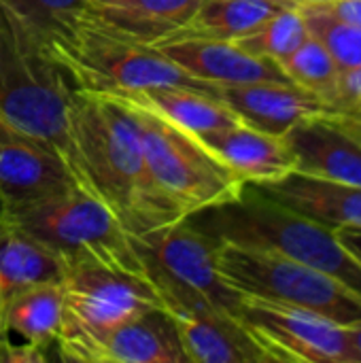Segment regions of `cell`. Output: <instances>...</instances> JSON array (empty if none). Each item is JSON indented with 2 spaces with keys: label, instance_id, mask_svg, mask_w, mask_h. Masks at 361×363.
<instances>
[{
  "label": "cell",
  "instance_id": "cell-1",
  "mask_svg": "<svg viewBox=\"0 0 361 363\" xmlns=\"http://www.w3.org/2000/svg\"><path fill=\"white\" fill-rule=\"evenodd\" d=\"M77 87L45 40L0 2V121L55 155L98 198L77 134Z\"/></svg>",
  "mask_w": 361,
  "mask_h": 363
},
{
  "label": "cell",
  "instance_id": "cell-2",
  "mask_svg": "<svg viewBox=\"0 0 361 363\" xmlns=\"http://www.w3.org/2000/svg\"><path fill=\"white\" fill-rule=\"evenodd\" d=\"M77 134L98 198L134 234L187 219L155 185L138 123L119 98L77 89Z\"/></svg>",
  "mask_w": 361,
  "mask_h": 363
},
{
  "label": "cell",
  "instance_id": "cell-3",
  "mask_svg": "<svg viewBox=\"0 0 361 363\" xmlns=\"http://www.w3.org/2000/svg\"><path fill=\"white\" fill-rule=\"evenodd\" d=\"M189 219L217 240L279 253L326 272L361 296V264L340 245L332 228L272 202L247 183L234 200Z\"/></svg>",
  "mask_w": 361,
  "mask_h": 363
},
{
  "label": "cell",
  "instance_id": "cell-4",
  "mask_svg": "<svg viewBox=\"0 0 361 363\" xmlns=\"http://www.w3.org/2000/svg\"><path fill=\"white\" fill-rule=\"evenodd\" d=\"M45 45L72 85L83 91L115 96L153 87H185L211 98L217 94V85L191 77L155 45L113 32L89 15Z\"/></svg>",
  "mask_w": 361,
  "mask_h": 363
},
{
  "label": "cell",
  "instance_id": "cell-5",
  "mask_svg": "<svg viewBox=\"0 0 361 363\" xmlns=\"http://www.w3.org/2000/svg\"><path fill=\"white\" fill-rule=\"evenodd\" d=\"M6 219L55 253L66 268L94 264L147 277L134 234L121 225L100 198L79 187L26 206L6 215Z\"/></svg>",
  "mask_w": 361,
  "mask_h": 363
},
{
  "label": "cell",
  "instance_id": "cell-6",
  "mask_svg": "<svg viewBox=\"0 0 361 363\" xmlns=\"http://www.w3.org/2000/svg\"><path fill=\"white\" fill-rule=\"evenodd\" d=\"M217 266L223 281L243 296L304 308L345 328L361 323L360 294L279 253L219 240Z\"/></svg>",
  "mask_w": 361,
  "mask_h": 363
},
{
  "label": "cell",
  "instance_id": "cell-7",
  "mask_svg": "<svg viewBox=\"0 0 361 363\" xmlns=\"http://www.w3.org/2000/svg\"><path fill=\"white\" fill-rule=\"evenodd\" d=\"M145 274L166 308L206 306L236 317L243 294L232 289L217 266L219 240L189 217L134 236Z\"/></svg>",
  "mask_w": 361,
  "mask_h": 363
},
{
  "label": "cell",
  "instance_id": "cell-8",
  "mask_svg": "<svg viewBox=\"0 0 361 363\" xmlns=\"http://www.w3.org/2000/svg\"><path fill=\"white\" fill-rule=\"evenodd\" d=\"M153 308L166 311L147 277L94 264L68 266L62 279V328L53 357L70 363L83 347Z\"/></svg>",
  "mask_w": 361,
  "mask_h": 363
},
{
  "label": "cell",
  "instance_id": "cell-9",
  "mask_svg": "<svg viewBox=\"0 0 361 363\" xmlns=\"http://www.w3.org/2000/svg\"><path fill=\"white\" fill-rule=\"evenodd\" d=\"M123 102L138 123L145 157L155 185L185 217L230 202L243 191L245 183L217 162L194 134L164 121L138 104Z\"/></svg>",
  "mask_w": 361,
  "mask_h": 363
},
{
  "label": "cell",
  "instance_id": "cell-10",
  "mask_svg": "<svg viewBox=\"0 0 361 363\" xmlns=\"http://www.w3.org/2000/svg\"><path fill=\"white\" fill-rule=\"evenodd\" d=\"M236 319L268 362L353 363L347 328L317 313L243 296Z\"/></svg>",
  "mask_w": 361,
  "mask_h": 363
},
{
  "label": "cell",
  "instance_id": "cell-11",
  "mask_svg": "<svg viewBox=\"0 0 361 363\" xmlns=\"http://www.w3.org/2000/svg\"><path fill=\"white\" fill-rule=\"evenodd\" d=\"M72 187L77 183L55 155L0 121V204L6 215Z\"/></svg>",
  "mask_w": 361,
  "mask_h": 363
},
{
  "label": "cell",
  "instance_id": "cell-12",
  "mask_svg": "<svg viewBox=\"0 0 361 363\" xmlns=\"http://www.w3.org/2000/svg\"><path fill=\"white\" fill-rule=\"evenodd\" d=\"M66 264L9 219L0 225V362L45 363L34 351L13 345L4 336V313L28 287L38 283H62Z\"/></svg>",
  "mask_w": 361,
  "mask_h": 363
},
{
  "label": "cell",
  "instance_id": "cell-13",
  "mask_svg": "<svg viewBox=\"0 0 361 363\" xmlns=\"http://www.w3.org/2000/svg\"><path fill=\"white\" fill-rule=\"evenodd\" d=\"M155 47L179 68L213 85H243L260 81L294 83L277 62L255 57L234 40L177 38L155 43Z\"/></svg>",
  "mask_w": 361,
  "mask_h": 363
},
{
  "label": "cell",
  "instance_id": "cell-14",
  "mask_svg": "<svg viewBox=\"0 0 361 363\" xmlns=\"http://www.w3.org/2000/svg\"><path fill=\"white\" fill-rule=\"evenodd\" d=\"M215 98L226 104L240 123L266 134L285 136L300 119L330 111V106L313 91L296 83H243L217 85Z\"/></svg>",
  "mask_w": 361,
  "mask_h": 363
},
{
  "label": "cell",
  "instance_id": "cell-15",
  "mask_svg": "<svg viewBox=\"0 0 361 363\" xmlns=\"http://www.w3.org/2000/svg\"><path fill=\"white\" fill-rule=\"evenodd\" d=\"M283 140L294 153L298 172L361 187L360 143L330 111L300 119L285 132Z\"/></svg>",
  "mask_w": 361,
  "mask_h": 363
},
{
  "label": "cell",
  "instance_id": "cell-16",
  "mask_svg": "<svg viewBox=\"0 0 361 363\" xmlns=\"http://www.w3.org/2000/svg\"><path fill=\"white\" fill-rule=\"evenodd\" d=\"M251 187L272 202L326 228H361L360 185L291 170L277 181Z\"/></svg>",
  "mask_w": 361,
  "mask_h": 363
},
{
  "label": "cell",
  "instance_id": "cell-17",
  "mask_svg": "<svg viewBox=\"0 0 361 363\" xmlns=\"http://www.w3.org/2000/svg\"><path fill=\"white\" fill-rule=\"evenodd\" d=\"M166 313L189 363H268L232 315L206 306H172Z\"/></svg>",
  "mask_w": 361,
  "mask_h": 363
},
{
  "label": "cell",
  "instance_id": "cell-18",
  "mask_svg": "<svg viewBox=\"0 0 361 363\" xmlns=\"http://www.w3.org/2000/svg\"><path fill=\"white\" fill-rule=\"evenodd\" d=\"M196 138L243 183H270L296 170L294 153L283 136L266 134L245 123L202 132Z\"/></svg>",
  "mask_w": 361,
  "mask_h": 363
},
{
  "label": "cell",
  "instance_id": "cell-19",
  "mask_svg": "<svg viewBox=\"0 0 361 363\" xmlns=\"http://www.w3.org/2000/svg\"><path fill=\"white\" fill-rule=\"evenodd\" d=\"M77 363H189L177 328L164 308L147 311L104 338L83 347Z\"/></svg>",
  "mask_w": 361,
  "mask_h": 363
},
{
  "label": "cell",
  "instance_id": "cell-20",
  "mask_svg": "<svg viewBox=\"0 0 361 363\" xmlns=\"http://www.w3.org/2000/svg\"><path fill=\"white\" fill-rule=\"evenodd\" d=\"M89 19L155 45L183 28L202 0H85Z\"/></svg>",
  "mask_w": 361,
  "mask_h": 363
},
{
  "label": "cell",
  "instance_id": "cell-21",
  "mask_svg": "<svg viewBox=\"0 0 361 363\" xmlns=\"http://www.w3.org/2000/svg\"><path fill=\"white\" fill-rule=\"evenodd\" d=\"M62 328V283H38L23 289L4 313V336L49 362ZM13 342V340H11ZM15 345V342H13Z\"/></svg>",
  "mask_w": 361,
  "mask_h": 363
},
{
  "label": "cell",
  "instance_id": "cell-22",
  "mask_svg": "<svg viewBox=\"0 0 361 363\" xmlns=\"http://www.w3.org/2000/svg\"><path fill=\"white\" fill-rule=\"evenodd\" d=\"M298 6L296 0H202L191 19L164 40L211 38L238 40L262 28L277 13ZM162 43V40H160Z\"/></svg>",
  "mask_w": 361,
  "mask_h": 363
},
{
  "label": "cell",
  "instance_id": "cell-23",
  "mask_svg": "<svg viewBox=\"0 0 361 363\" xmlns=\"http://www.w3.org/2000/svg\"><path fill=\"white\" fill-rule=\"evenodd\" d=\"M115 98L138 104L194 136L240 123L238 117L219 100L185 87H153L143 91L115 94Z\"/></svg>",
  "mask_w": 361,
  "mask_h": 363
},
{
  "label": "cell",
  "instance_id": "cell-24",
  "mask_svg": "<svg viewBox=\"0 0 361 363\" xmlns=\"http://www.w3.org/2000/svg\"><path fill=\"white\" fill-rule=\"evenodd\" d=\"M281 68L296 85L317 94L330 108L336 104L340 70L315 36L309 34V38L281 62Z\"/></svg>",
  "mask_w": 361,
  "mask_h": 363
},
{
  "label": "cell",
  "instance_id": "cell-25",
  "mask_svg": "<svg viewBox=\"0 0 361 363\" xmlns=\"http://www.w3.org/2000/svg\"><path fill=\"white\" fill-rule=\"evenodd\" d=\"M309 38V28L300 13V6H289L274 17H270L255 32L234 40L240 49L255 57L272 60L281 66L285 57H289L304 40Z\"/></svg>",
  "mask_w": 361,
  "mask_h": 363
},
{
  "label": "cell",
  "instance_id": "cell-26",
  "mask_svg": "<svg viewBox=\"0 0 361 363\" xmlns=\"http://www.w3.org/2000/svg\"><path fill=\"white\" fill-rule=\"evenodd\" d=\"M309 28V34L315 36L332 55L338 70H353L361 66V26L349 23L332 15L319 4H298Z\"/></svg>",
  "mask_w": 361,
  "mask_h": 363
},
{
  "label": "cell",
  "instance_id": "cell-27",
  "mask_svg": "<svg viewBox=\"0 0 361 363\" xmlns=\"http://www.w3.org/2000/svg\"><path fill=\"white\" fill-rule=\"evenodd\" d=\"M21 17L45 43L64 36L81 23L89 11L85 0H0Z\"/></svg>",
  "mask_w": 361,
  "mask_h": 363
},
{
  "label": "cell",
  "instance_id": "cell-28",
  "mask_svg": "<svg viewBox=\"0 0 361 363\" xmlns=\"http://www.w3.org/2000/svg\"><path fill=\"white\" fill-rule=\"evenodd\" d=\"M355 106H361V66L340 72L338 96H336V104L332 106V111L355 108Z\"/></svg>",
  "mask_w": 361,
  "mask_h": 363
},
{
  "label": "cell",
  "instance_id": "cell-29",
  "mask_svg": "<svg viewBox=\"0 0 361 363\" xmlns=\"http://www.w3.org/2000/svg\"><path fill=\"white\" fill-rule=\"evenodd\" d=\"M343 21L361 26V0H336L332 4H319Z\"/></svg>",
  "mask_w": 361,
  "mask_h": 363
},
{
  "label": "cell",
  "instance_id": "cell-30",
  "mask_svg": "<svg viewBox=\"0 0 361 363\" xmlns=\"http://www.w3.org/2000/svg\"><path fill=\"white\" fill-rule=\"evenodd\" d=\"M334 234L340 245L361 264V228H336Z\"/></svg>",
  "mask_w": 361,
  "mask_h": 363
},
{
  "label": "cell",
  "instance_id": "cell-31",
  "mask_svg": "<svg viewBox=\"0 0 361 363\" xmlns=\"http://www.w3.org/2000/svg\"><path fill=\"white\" fill-rule=\"evenodd\" d=\"M330 113L334 115V119L360 143L361 147V117L360 115H353V113H347V111H332L330 108Z\"/></svg>",
  "mask_w": 361,
  "mask_h": 363
},
{
  "label": "cell",
  "instance_id": "cell-32",
  "mask_svg": "<svg viewBox=\"0 0 361 363\" xmlns=\"http://www.w3.org/2000/svg\"><path fill=\"white\" fill-rule=\"evenodd\" d=\"M347 338H349V349H351L353 363H361V323L347 328Z\"/></svg>",
  "mask_w": 361,
  "mask_h": 363
},
{
  "label": "cell",
  "instance_id": "cell-33",
  "mask_svg": "<svg viewBox=\"0 0 361 363\" xmlns=\"http://www.w3.org/2000/svg\"><path fill=\"white\" fill-rule=\"evenodd\" d=\"M298 4H332L336 0H296Z\"/></svg>",
  "mask_w": 361,
  "mask_h": 363
},
{
  "label": "cell",
  "instance_id": "cell-34",
  "mask_svg": "<svg viewBox=\"0 0 361 363\" xmlns=\"http://www.w3.org/2000/svg\"><path fill=\"white\" fill-rule=\"evenodd\" d=\"M343 111H347V113H353V115H360L361 117V106H355V108H343Z\"/></svg>",
  "mask_w": 361,
  "mask_h": 363
},
{
  "label": "cell",
  "instance_id": "cell-35",
  "mask_svg": "<svg viewBox=\"0 0 361 363\" xmlns=\"http://www.w3.org/2000/svg\"><path fill=\"white\" fill-rule=\"evenodd\" d=\"M6 221V213H4V208H2V204H0V225Z\"/></svg>",
  "mask_w": 361,
  "mask_h": 363
}]
</instances>
